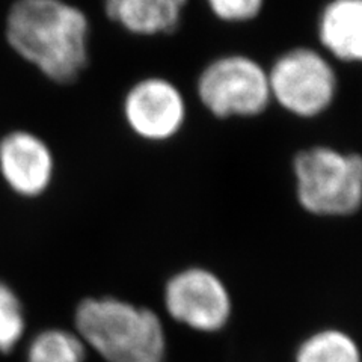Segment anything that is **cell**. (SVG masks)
Instances as JSON below:
<instances>
[{"mask_svg":"<svg viewBox=\"0 0 362 362\" xmlns=\"http://www.w3.org/2000/svg\"><path fill=\"white\" fill-rule=\"evenodd\" d=\"M5 41L20 59L54 85H73L89 65L90 23L68 0H14Z\"/></svg>","mask_w":362,"mask_h":362,"instance_id":"obj_1","label":"cell"},{"mask_svg":"<svg viewBox=\"0 0 362 362\" xmlns=\"http://www.w3.org/2000/svg\"><path fill=\"white\" fill-rule=\"evenodd\" d=\"M76 334L106 362H163L166 334L153 310L118 298H88L77 305Z\"/></svg>","mask_w":362,"mask_h":362,"instance_id":"obj_2","label":"cell"},{"mask_svg":"<svg viewBox=\"0 0 362 362\" xmlns=\"http://www.w3.org/2000/svg\"><path fill=\"white\" fill-rule=\"evenodd\" d=\"M296 197L315 216H350L362 206V156L315 145L294 156Z\"/></svg>","mask_w":362,"mask_h":362,"instance_id":"obj_3","label":"cell"},{"mask_svg":"<svg viewBox=\"0 0 362 362\" xmlns=\"http://www.w3.org/2000/svg\"><path fill=\"white\" fill-rule=\"evenodd\" d=\"M267 74L272 103L296 118L320 117L337 98L338 77L329 56L313 47L300 45L279 54Z\"/></svg>","mask_w":362,"mask_h":362,"instance_id":"obj_4","label":"cell"},{"mask_svg":"<svg viewBox=\"0 0 362 362\" xmlns=\"http://www.w3.org/2000/svg\"><path fill=\"white\" fill-rule=\"evenodd\" d=\"M202 107L214 118H254L272 105L269 74L257 59L242 53L209 62L197 81Z\"/></svg>","mask_w":362,"mask_h":362,"instance_id":"obj_5","label":"cell"},{"mask_svg":"<svg viewBox=\"0 0 362 362\" xmlns=\"http://www.w3.org/2000/svg\"><path fill=\"white\" fill-rule=\"evenodd\" d=\"M121 113L136 138L162 144L183 132L187 103L173 81L162 76H146L129 86L122 97Z\"/></svg>","mask_w":362,"mask_h":362,"instance_id":"obj_6","label":"cell"},{"mask_svg":"<svg viewBox=\"0 0 362 362\" xmlns=\"http://www.w3.org/2000/svg\"><path fill=\"white\" fill-rule=\"evenodd\" d=\"M173 319L198 332H216L228 323L233 310L223 281L204 267H189L169 278L163 293Z\"/></svg>","mask_w":362,"mask_h":362,"instance_id":"obj_7","label":"cell"},{"mask_svg":"<svg viewBox=\"0 0 362 362\" xmlns=\"http://www.w3.org/2000/svg\"><path fill=\"white\" fill-rule=\"evenodd\" d=\"M54 171L52 146L38 133L14 129L0 138V177L16 195H44L53 183Z\"/></svg>","mask_w":362,"mask_h":362,"instance_id":"obj_8","label":"cell"},{"mask_svg":"<svg viewBox=\"0 0 362 362\" xmlns=\"http://www.w3.org/2000/svg\"><path fill=\"white\" fill-rule=\"evenodd\" d=\"M189 0H103L105 16L133 37L173 35Z\"/></svg>","mask_w":362,"mask_h":362,"instance_id":"obj_9","label":"cell"},{"mask_svg":"<svg viewBox=\"0 0 362 362\" xmlns=\"http://www.w3.org/2000/svg\"><path fill=\"white\" fill-rule=\"evenodd\" d=\"M323 53L344 64H362V0H331L317 21Z\"/></svg>","mask_w":362,"mask_h":362,"instance_id":"obj_10","label":"cell"},{"mask_svg":"<svg viewBox=\"0 0 362 362\" xmlns=\"http://www.w3.org/2000/svg\"><path fill=\"white\" fill-rule=\"evenodd\" d=\"M296 362H362L359 346L339 329H323L299 346Z\"/></svg>","mask_w":362,"mask_h":362,"instance_id":"obj_11","label":"cell"},{"mask_svg":"<svg viewBox=\"0 0 362 362\" xmlns=\"http://www.w3.org/2000/svg\"><path fill=\"white\" fill-rule=\"evenodd\" d=\"M86 349L76 332L50 327L32 338L26 362H85Z\"/></svg>","mask_w":362,"mask_h":362,"instance_id":"obj_12","label":"cell"},{"mask_svg":"<svg viewBox=\"0 0 362 362\" xmlns=\"http://www.w3.org/2000/svg\"><path fill=\"white\" fill-rule=\"evenodd\" d=\"M26 329L25 311L16 291L0 281V352L8 354L21 341Z\"/></svg>","mask_w":362,"mask_h":362,"instance_id":"obj_13","label":"cell"},{"mask_svg":"<svg viewBox=\"0 0 362 362\" xmlns=\"http://www.w3.org/2000/svg\"><path fill=\"white\" fill-rule=\"evenodd\" d=\"M210 13L228 25H242L255 20L266 0H206Z\"/></svg>","mask_w":362,"mask_h":362,"instance_id":"obj_14","label":"cell"}]
</instances>
